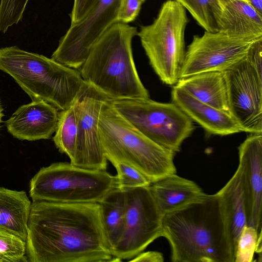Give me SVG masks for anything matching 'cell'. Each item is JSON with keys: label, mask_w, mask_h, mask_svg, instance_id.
Instances as JSON below:
<instances>
[{"label": "cell", "mask_w": 262, "mask_h": 262, "mask_svg": "<svg viewBox=\"0 0 262 262\" xmlns=\"http://www.w3.org/2000/svg\"><path fill=\"white\" fill-rule=\"evenodd\" d=\"M26 255L30 262H114L98 203L33 202Z\"/></svg>", "instance_id": "1"}, {"label": "cell", "mask_w": 262, "mask_h": 262, "mask_svg": "<svg viewBox=\"0 0 262 262\" xmlns=\"http://www.w3.org/2000/svg\"><path fill=\"white\" fill-rule=\"evenodd\" d=\"M162 236L173 262H234L221 198L217 192L162 216Z\"/></svg>", "instance_id": "2"}, {"label": "cell", "mask_w": 262, "mask_h": 262, "mask_svg": "<svg viewBox=\"0 0 262 262\" xmlns=\"http://www.w3.org/2000/svg\"><path fill=\"white\" fill-rule=\"evenodd\" d=\"M136 27L117 22L92 45L79 69L83 81L111 99L146 98L134 61L132 42Z\"/></svg>", "instance_id": "3"}, {"label": "cell", "mask_w": 262, "mask_h": 262, "mask_svg": "<svg viewBox=\"0 0 262 262\" xmlns=\"http://www.w3.org/2000/svg\"><path fill=\"white\" fill-rule=\"evenodd\" d=\"M110 100L102 105L98 129L107 160L127 164L138 170L151 183L177 169L176 152L156 143L140 132L113 107Z\"/></svg>", "instance_id": "4"}, {"label": "cell", "mask_w": 262, "mask_h": 262, "mask_svg": "<svg viewBox=\"0 0 262 262\" xmlns=\"http://www.w3.org/2000/svg\"><path fill=\"white\" fill-rule=\"evenodd\" d=\"M0 70L32 100H44L59 111L72 104L84 83L77 69L17 46L0 48Z\"/></svg>", "instance_id": "5"}, {"label": "cell", "mask_w": 262, "mask_h": 262, "mask_svg": "<svg viewBox=\"0 0 262 262\" xmlns=\"http://www.w3.org/2000/svg\"><path fill=\"white\" fill-rule=\"evenodd\" d=\"M116 188L117 175L105 170L56 162L41 168L34 175L30 182L29 193L33 202L99 203Z\"/></svg>", "instance_id": "6"}, {"label": "cell", "mask_w": 262, "mask_h": 262, "mask_svg": "<svg viewBox=\"0 0 262 262\" xmlns=\"http://www.w3.org/2000/svg\"><path fill=\"white\" fill-rule=\"evenodd\" d=\"M188 22L186 9L177 1L168 0L153 23L137 32L151 66L166 84L175 85L180 79Z\"/></svg>", "instance_id": "7"}, {"label": "cell", "mask_w": 262, "mask_h": 262, "mask_svg": "<svg viewBox=\"0 0 262 262\" xmlns=\"http://www.w3.org/2000/svg\"><path fill=\"white\" fill-rule=\"evenodd\" d=\"M113 107L143 135L176 153L192 134V120L173 103L149 98L111 99Z\"/></svg>", "instance_id": "8"}, {"label": "cell", "mask_w": 262, "mask_h": 262, "mask_svg": "<svg viewBox=\"0 0 262 262\" xmlns=\"http://www.w3.org/2000/svg\"><path fill=\"white\" fill-rule=\"evenodd\" d=\"M126 198L122 234L111 253L115 261L130 260L162 236V214L149 186L123 190Z\"/></svg>", "instance_id": "9"}, {"label": "cell", "mask_w": 262, "mask_h": 262, "mask_svg": "<svg viewBox=\"0 0 262 262\" xmlns=\"http://www.w3.org/2000/svg\"><path fill=\"white\" fill-rule=\"evenodd\" d=\"M258 38L234 37L221 31H205L201 36L194 35L185 51L180 78L227 70L245 57Z\"/></svg>", "instance_id": "10"}, {"label": "cell", "mask_w": 262, "mask_h": 262, "mask_svg": "<svg viewBox=\"0 0 262 262\" xmlns=\"http://www.w3.org/2000/svg\"><path fill=\"white\" fill-rule=\"evenodd\" d=\"M121 0H98L79 22L71 24L60 38L51 58L68 67L79 69L95 42L114 24Z\"/></svg>", "instance_id": "11"}, {"label": "cell", "mask_w": 262, "mask_h": 262, "mask_svg": "<svg viewBox=\"0 0 262 262\" xmlns=\"http://www.w3.org/2000/svg\"><path fill=\"white\" fill-rule=\"evenodd\" d=\"M229 114L243 132L262 133V74L245 57L223 72Z\"/></svg>", "instance_id": "12"}, {"label": "cell", "mask_w": 262, "mask_h": 262, "mask_svg": "<svg viewBox=\"0 0 262 262\" xmlns=\"http://www.w3.org/2000/svg\"><path fill=\"white\" fill-rule=\"evenodd\" d=\"M110 99L106 94L84 82L74 101L77 135L75 158L71 164L106 170L107 160L100 141L98 122L102 105Z\"/></svg>", "instance_id": "13"}, {"label": "cell", "mask_w": 262, "mask_h": 262, "mask_svg": "<svg viewBox=\"0 0 262 262\" xmlns=\"http://www.w3.org/2000/svg\"><path fill=\"white\" fill-rule=\"evenodd\" d=\"M247 226L261 232L262 135L252 134L238 147Z\"/></svg>", "instance_id": "14"}, {"label": "cell", "mask_w": 262, "mask_h": 262, "mask_svg": "<svg viewBox=\"0 0 262 262\" xmlns=\"http://www.w3.org/2000/svg\"><path fill=\"white\" fill-rule=\"evenodd\" d=\"M58 110L42 100L19 106L6 122L8 132L14 138L30 141L49 139L55 133Z\"/></svg>", "instance_id": "15"}, {"label": "cell", "mask_w": 262, "mask_h": 262, "mask_svg": "<svg viewBox=\"0 0 262 262\" xmlns=\"http://www.w3.org/2000/svg\"><path fill=\"white\" fill-rule=\"evenodd\" d=\"M217 31L239 38L262 37V15L246 0H210Z\"/></svg>", "instance_id": "16"}, {"label": "cell", "mask_w": 262, "mask_h": 262, "mask_svg": "<svg viewBox=\"0 0 262 262\" xmlns=\"http://www.w3.org/2000/svg\"><path fill=\"white\" fill-rule=\"evenodd\" d=\"M171 99L172 103L209 134L226 136L243 132L230 114L198 100L175 85Z\"/></svg>", "instance_id": "17"}, {"label": "cell", "mask_w": 262, "mask_h": 262, "mask_svg": "<svg viewBox=\"0 0 262 262\" xmlns=\"http://www.w3.org/2000/svg\"><path fill=\"white\" fill-rule=\"evenodd\" d=\"M149 188L162 215L196 201L206 194L194 182L176 173L151 183Z\"/></svg>", "instance_id": "18"}, {"label": "cell", "mask_w": 262, "mask_h": 262, "mask_svg": "<svg viewBox=\"0 0 262 262\" xmlns=\"http://www.w3.org/2000/svg\"><path fill=\"white\" fill-rule=\"evenodd\" d=\"M198 100L229 114L223 72L209 71L181 78L175 84Z\"/></svg>", "instance_id": "19"}, {"label": "cell", "mask_w": 262, "mask_h": 262, "mask_svg": "<svg viewBox=\"0 0 262 262\" xmlns=\"http://www.w3.org/2000/svg\"><path fill=\"white\" fill-rule=\"evenodd\" d=\"M217 193L221 198L229 235L235 253L239 236L247 225L244 193L238 168Z\"/></svg>", "instance_id": "20"}, {"label": "cell", "mask_w": 262, "mask_h": 262, "mask_svg": "<svg viewBox=\"0 0 262 262\" xmlns=\"http://www.w3.org/2000/svg\"><path fill=\"white\" fill-rule=\"evenodd\" d=\"M31 206L25 191L0 187V225L26 242Z\"/></svg>", "instance_id": "21"}, {"label": "cell", "mask_w": 262, "mask_h": 262, "mask_svg": "<svg viewBox=\"0 0 262 262\" xmlns=\"http://www.w3.org/2000/svg\"><path fill=\"white\" fill-rule=\"evenodd\" d=\"M98 203L103 231L111 252L123 231L126 205L125 192L118 188L114 189Z\"/></svg>", "instance_id": "22"}, {"label": "cell", "mask_w": 262, "mask_h": 262, "mask_svg": "<svg viewBox=\"0 0 262 262\" xmlns=\"http://www.w3.org/2000/svg\"><path fill=\"white\" fill-rule=\"evenodd\" d=\"M77 135V118L74 102L67 109L60 111L54 143L61 153L67 155L70 163L74 159Z\"/></svg>", "instance_id": "23"}, {"label": "cell", "mask_w": 262, "mask_h": 262, "mask_svg": "<svg viewBox=\"0 0 262 262\" xmlns=\"http://www.w3.org/2000/svg\"><path fill=\"white\" fill-rule=\"evenodd\" d=\"M27 262L26 242L0 225V262Z\"/></svg>", "instance_id": "24"}, {"label": "cell", "mask_w": 262, "mask_h": 262, "mask_svg": "<svg viewBox=\"0 0 262 262\" xmlns=\"http://www.w3.org/2000/svg\"><path fill=\"white\" fill-rule=\"evenodd\" d=\"M190 13L205 31H217L210 0H175Z\"/></svg>", "instance_id": "25"}, {"label": "cell", "mask_w": 262, "mask_h": 262, "mask_svg": "<svg viewBox=\"0 0 262 262\" xmlns=\"http://www.w3.org/2000/svg\"><path fill=\"white\" fill-rule=\"evenodd\" d=\"M29 0H0V31L8 29L21 20Z\"/></svg>", "instance_id": "26"}, {"label": "cell", "mask_w": 262, "mask_h": 262, "mask_svg": "<svg viewBox=\"0 0 262 262\" xmlns=\"http://www.w3.org/2000/svg\"><path fill=\"white\" fill-rule=\"evenodd\" d=\"M117 172L118 188L121 190L149 186L151 183L138 170L121 162L113 164Z\"/></svg>", "instance_id": "27"}, {"label": "cell", "mask_w": 262, "mask_h": 262, "mask_svg": "<svg viewBox=\"0 0 262 262\" xmlns=\"http://www.w3.org/2000/svg\"><path fill=\"white\" fill-rule=\"evenodd\" d=\"M259 233L252 227L244 228L237 241L234 262L253 261Z\"/></svg>", "instance_id": "28"}, {"label": "cell", "mask_w": 262, "mask_h": 262, "mask_svg": "<svg viewBox=\"0 0 262 262\" xmlns=\"http://www.w3.org/2000/svg\"><path fill=\"white\" fill-rule=\"evenodd\" d=\"M144 2L143 0H121L117 22L127 24L134 21L138 16Z\"/></svg>", "instance_id": "29"}, {"label": "cell", "mask_w": 262, "mask_h": 262, "mask_svg": "<svg viewBox=\"0 0 262 262\" xmlns=\"http://www.w3.org/2000/svg\"><path fill=\"white\" fill-rule=\"evenodd\" d=\"M98 0H74L70 14L71 24L79 22L89 13Z\"/></svg>", "instance_id": "30"}, {"label": "cell", "mask_w": 262, "mask_h": 262, "mask_svg": "<svg viewBox=\"0 0 262 262\" xmlns=\"http://www.w3.org/2000/svg\"><path fill=\"white\" fill-rule=\"evenodd\" d=\"M245 58L259 74H262V37L257 38L251 45Z\"/></svg>", "instance_id": "31"}, {"label": "cell", "mask_w": 262, "mask_h": 262, "mask_svg": "<svg viewBox=\"0 0 262 262\" xmlns=\"http://www.w3.org/2000/svg\"><path fill=\"white\" fill-rule=\"evenodd\" d=\"M129 261L134 262H162L164 261V257L161 253L157 251L142 252Z\"/></svg>", "instance_id": "32"}, {"label": "cell", "mask_w": 262, "mask_h": 262, "mask_svg": "<svg viewBox=\"0 0 262 262\" xmlns=\"http://www.w3.org/2000/svg\"><path fill=\"white\" fill-rule=\"evenodd\" d=\"M262 15V0H246Z\"/></svg>", "instance_id": "33"}, {"label": "cell", "mask_w": 262, "mask_h": 262, "mask_svg": "<svg viewBox=\"0 0 262 262\" xmlns=\"http://www.w3.org/2000/svg\"><path fill=\"white\" fill-rule=\"evenodd\" d=\"M3 116V109H2V106L1 104V102H0V124H1V122L2 121V118Z\"/></svg>", "instance_id": "34"}, {"label": "cell", "mask_w": 262, "mask_h": 262, "mask_svg": "<svg viewBox=\"0 0 262 262\" xmlns=\"http://www.w3.org/2000/svg\"><path fill=\"white\" fill-rule=\"evenodd\" d=\"M144 2H145L146 0H143Z\"/></svg>", "instance_id": "35"}]
</instances>
